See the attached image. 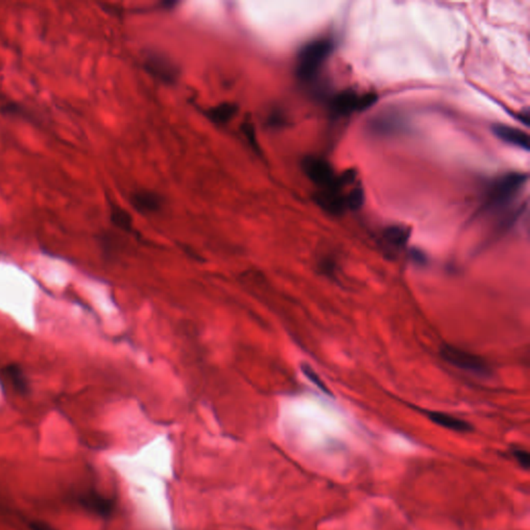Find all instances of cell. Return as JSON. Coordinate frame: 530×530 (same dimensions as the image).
Returning a JSON list of instances; mask_svg holds the SVG:
<instances>
[{"instance_id":"1","label":"cell","mask_w":530,"mask_h":530,"mask_svg":"<svg viewBox=\"0 0 530 530\" xmlns=\"http://www.w3.org/2000/svg\"><path fill=\"white\" fill-rule=\"evenodd\" d=\"M333 45L327 39H316L307 44L298 54L296 75L302 81H310L316 76L331 54Z\"/></svg>"},{"instance_id":"2","label":"cell","mask_w":530,"mask_h":530,"mask_svg":"<svg viewBox=\"0 0 530 530\" xmlns=\"http://www.w3.org/2000/svg\"><path fill=\"white\" fill-rule=\"evenodd\" d=\"M441 358L448 364L461 370L477 375L489 374L490 368L487 363L470 352L465 351L454 346L446 345L440 350Z\"/></svg>"},{"instance_id":"3","label":"cell","mask_w":530,"mask_h":530,"mask_svg":"<svg viewBox=\"0 0 530 530\" xmlns=\"http://www.w3.org/2000/svg\"><path fill=\"white\" fill-rule=\"evenodd\" d=\"M302 170L307 176L315 183L323 189H331V188L341 187V183L336 179L333 168L329 162L317 156H308L302 161Z\"/></svg>"},{"instance_id":"4","label":"cell","mask_w":530,"mask_h":530,"mask_svg":"<svg viewBox=\"0 0 530 530\" xmlns=\"http://www.w3.org/2000/svg\"><path fill=\"white\" fill-rule=\"evenodd\" d=\"M78 502L86 512L100 518H110L116 512V498L105 495L95 489H89L80 494Z\"/></svg>"},{"instance_id":"5","label":"cell","mask_w":530,"mask_h":530,"mask_svg":"<svg viewBox=\"0 0 530 530\" xmlns=\"http://www.w3.org/2000/svg\"><path fill=\"white\" fill-rule=\"evenodd\" d=\"M527 176L522 173H510L494 183L490 193V203L494 206L508 203L518 190L524 185Z\"/></svg>"},{"instance_id":"6","label":"cell","mask_w":530,"mask_h":530,"mask_svg":"<svg viewBox=\"0 0 530 530\" xmlns=\"http://www.w3.org/2000/svg\"><path fill=\"white\" fill-rule=\"evenodd\" d=\"M376 100L377 98L374 93L360 95L352 91H343L333 98L331 108L340 116H348L352 112L368 109L376 102Z\"/></svg>"},{"instance_id":"7","label":"cell","mask_w":530,"mask_h":530,"mask_svg":"<svg viewBox=\"0 0 530 530\" xmlns=\"http://www.w3.org/2000/svg\"><path fill=\"white\" fill-rule=\"evenodd\" d=\"M410 231L404 226H391L385 229L383 235V248L390 256L399 253L408 243Z\"/></svg>"},{"instance_id":"8","label":"cell","mask_w":530,"mask_h":530,"mask_svg":"<svg viewBox=\"0 0 530 530\" xmlns=\"http://www.w3.org/2000/svg\"><path fill=\"white\" fill-rule=\"evenodd\" d=\"M338 190L337 188L323 189L315 195L316 203L325 212L335 216L342 214L346 208L345 198L338 193Z\"/></svg>"},{"instance_id":"9","label":"cell","mask_w":530,"mask_h":530,"mask_svg":"<svg viewBox=\"0 0 530 530\" xmlns=\"http://www.w3.org/2000/svg\"><path fill=\"white\" fill-rule=\"evenodd\" d=\"M494 133L502 141L511 144V145L517 146L524 150H529L530 147L529 137L527 133L523 132L520 129L515 127L509 126H496L494 128Z\"/></svg>"},{"instance_id":"10","label":"cell","mask_w":530,"mask_h":530,"mask_svg":"<svg viewBox=\"0 0 530 530\" xmlns=\"http://www.w3.org/2000/svg\"><path fill=\"white\" fill-rule=\"evenodd\" d=\"M145 66L148 72L166 82H172L176 77L177 73L174 66L168 60L160 56H150L146 60Z\"/></svg>"},{"instance_id":"11","label":"cell","mask_w":530,"mask_h":530,"mask_svg":"<svg viewBox=\"0 0 530 530\" xmlns=\"http://www.w3.org/2000/svg\"><path fill=\"white\" fill-rule=\"evenodd\" d=\"M427 415L436 425L441 426V427L452 430V431L466 433V432H470L473 430V426L470 423L458 419V417L448 414V413L439 412V411H428Z\"/></svg>"},{"instance_id":"12","label":"cell","mask_w":530,"mask_h":530,"mask_svg":"<svg viewBox=\"0 0 530 530\" xmlns=\"http://www.w3.org/2000/svg\"><path fill=\"white\" fill-rule=\"evenodd\" d=\"M3 374L15 391L20 394L28 392L29 385L23 369L18 364H10L3 368Z\"/></svg>"},{"instance_id":"13","label":"cell","mask_w":530,"mask_h":530,"mask_svg":"<svg viewBox=\"0 0 530 530\" xmlns=\"http://www.w3.org/2000/svg\"><path fill=\"white\" fill-rule=\"evenodd\" d=\"M132 203L136 210L141 212H154L160 208L161 200L158 196L148 192L136 193L132 198Z\"/></svg>"},{"instance_id":"14","label":"cell","mask_w":530,"mask_h":530,"mask_svg":"<svg viewBox=\"0 0 530 530\" xmlns=\"http://www.w3.org/2000/svg\"><path fill=\"white\" fill-rule=\"evenodd\" d=\"M237 106L231 103H223L212 108L208 112V118L216 125H225L230 122L237 114Z\"/></svg>"},{"instance_id":"15","label":"cell","mask_w":530,"mask_h":530,"mask_svg":"<svg viewBox=\"0 0 530 530\" xmlns=\"http://www.w3.org/2000/svg\"><path fill=\"white\" fill-rule=\"evenodd\" d=\"M111 221L118 228L125 231H131L133 228V221L130 214L125 210L120 208H113L111 210Z\"/></svg>"},{"instance_id":"16","label":"cell","mask_w":530,"mask_h":530,"mask_svg":"<svg viewBox=\"0 0 530 530\" xmlns=\"http://www.w3.org/2000/svg\"><path fill=\"white\" fill-rule=\"evenodd\" d=\"M302 371L304 372V374L306 375L307 378H308L315 387H318L321 392L327 394V395H331V391H329V387L325 385V381H323L322 379L320 378V376L315 372L314 369H313L312 367L306 364L302 365Z\"/></svg>"},{"instance_id":"17","label":"cell","mask_w":530,"mask_h":530,"mask_svg":"<svg viewBox=\"0 0 530 530\" xmlns=\"http://www.w3.org/2000/svg\"><path fill=\"white\" fill-rule=\"evenodd\" d=\"M364 192L362 189L356 188V189L352 190L345 198L346 208H349L350 210H358L364 204Z\"/></svg>"},{"instance_id":"18","label":"cell","mask_w":530,"mask_h":530,"mask_svg":"<svg viewBox=\"0 0 530 530\" xmlns=\"http://www.w3.org/2000/svg\"><path fill=\"white\" fill-rule=\"evenodd\" d=\"M512 456L516 459L517 463L522 468L529 469L530 466V455L524 448H514L512 450Z\"/></svg>"},{"instance_id":"19","label":"cell","mask_w":530,"mask_h":530,"mask_svg":"<svg viewBox=\"0 0 530 530\" xmlns=\"http://www.w3.org/2000/svg\"><path fill=\"white\" fill-rule=\"evenodd\" d=\"M244 135H246L248 141L251 143L254 148L257 147V139H256L255 132L251 124H245L244 126Z\"/></svg>"},{"instance_id":"20","label":"cell","mask_w":530,"mask_h":530,"mask_svg":"<svg viewBox=\"0 0 530 530\" xmlns=\"http://www.w3.org/2000/svg\"><path fill=\"white\" fill-rule=\"evenodd\" d=\"M411 259L413 260V262H417V264H425L426 262V257L425 255H423L421 252L417 251V250H412V252L410 253Z\"/></svg>"},{"instance_id":"21","label":"cell","mask_w":530,"mask_h":530,"mask_svg":"<svg viewBox=\"0 0 530 530\" xmlns=\"http://www.w3.org/2000/svg\"><path fill=\"white\" fill-rule=\"evenodd\" d=\"M31 529L33 530H55L52 529L49 525L46 523L41 522V521H35V522L31 523Z\"/></svg>"}]
</instances>
